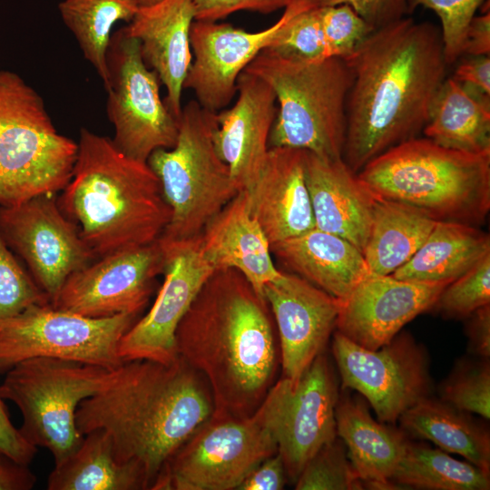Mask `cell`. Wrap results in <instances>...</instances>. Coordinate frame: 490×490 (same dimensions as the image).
I'll return each mask as SVG.
<instances>
[{
    "label": "cell",
    "instance_id": "obj_43",
    "mask_svg": "<svg viewBox=\"0 0 490 490\" xmlns=\"http://www.w3.org/2000/svg\"><path fill=\"white\" fill-rule=\"evenodd\" d=\"M289 0H193L195 20L217 22L239 11L270 14L284 9Z\"/></svg>",
    "mask_w": 490,
    "mask_h": 490
},
{
    "label": "cell",
    "instance_id": "obj_42",
    "mask_svg": "<svg viewBox=\"0 0 490 490\" xmlns=\"http://www.w3.org/2000/svg\"><path fill=\"white\" fill-rule=\"evenodd\" d=\"M318 4L348 5L373 30L409 15L407 0H318Z\"/></svg>",
    "mask_w": 490,
    "mask_h": 490
},
{
    "label": "cell",
    "instance_id": "obj_47",
    "mask_svg": "<svg viewBox=\"0 0 490 490\" xmlns=\"http://www.w3.org/2000/svg\"><path fill=\"white\" fill-rule=\"evenodd\" d=\"M35 483L29 465L16 461L0 448V490H30Z\"/></svg>",
    "mask_w": 490,
    "mask_h": 490
},
{
    "label": "cell",
    "instance_id": "obj_32",
    "mask_svg": "<svg viewBox=\"0 0 490 490\" xmlns=\"http://www.w3.org/2000/svg\"><path fill=\"white\" fill-rule=\"evenodd\" d=\"M436 223L410 205L378 198L362 251L370 272L394 273L416 252Z\"/></svg>",
    "mask_w": 490,
    "mask_h": 490
},
{
    "label": "cell",
    "instance_id": "obj_26",
    "mask_svg": "<svg viewBox=\"0 0 490 490\" xmlns=\"http://www.w3.org/2000/svg\"><path fill=\"white\" fill-rule=\"evenodd\" d=\"M335 419L337 435L363 485L398 489L391 476L410 442L404 430L375 420L364 400L348 395L338 396Z\"/></svg>",
    "mask_w": 490,
    "mask_h": 490
},
{
    "label": "cell",
    "instance_id": "obj_28",
    "mask_svg": "<svg viewBox=\"0 0 490 490\" xmlns=\"http://www.w3.org/2000/svg\"><path fill=\"white\" fill-rule=\"evenodd\" d=\"M489 253V235L476 226L436 221L416 252L391 275L404 280L451 282Z\"/></svg>",
    "mask_w": 490,
    "mask_h": 490
},
{
    "label": "cell",
    "instance_id": "obj_18",
    "mask_svg": "<svg viewBox=\"0 0 490 490\" xmlns=\"http://www.w3.org/2000/svg\"><path fill=\"white\" fill-rule=\"evenodd\" d=\"M289 15L286 5L279 20L258 32H248L230 24L195 20L190 41L193 59L183 83L200 105L217 113L237 93L239 75L265 48L271 45Z\"/></svg>",
    "mask_w": 490,
    "mask_h": 490
},
{
    "label": "cell",
    "instance_id": "obj_44",
    "mask_svg": "<svg viewBox=\"0 0 490 490\" xmlns=\"http://www.w3.org/2000/svg\"><path fill=\"white\" fill-rule=\"evenodd\" d=\"M0 448L16 461L30 465L37 447L30 444L12 423L4 399L0 396Z\"/></svg>",
    "mask_w": 490,
    "mask_h": 490
},
{
    "label": "cell",
    "instance_id": "obj_9",
    "mask_svg": "<svg viewBox=\"0 0 490 490\" xmlns=\"http://www.w3.org/2000/svg\"><path fill=\"white\" fill-rule=\"evenodd\" d=\"M115 369L54 358H33L5 373L0 396L18 407L22 436L34 446L48 449L55 466L71 456L83 439L75 423L80 403L107 387Z\"/></svg>",
    "mask_w": 490,
    "mask_h": 490
},
{
    "label": "cell",
    "instance_id": "obj_50",
    "mask_svg": "<svg viewBox=\"0 0 490 490\" xmlns=\"http://www.w3.org/2000/svg\"><path fill=\"white\" fill-rule=\"evenodd\" d=\"M138 6H145L157 3L160 0H133Z\"/></svg>",
    "mask_w": 490,
    "mask_h": 490
},
{
    "label": "cell",
    "instance_id": "obj_7",
    "mask_svg": "<svg viewBox=\"0 0 490 490\" xmlns=\"http://www.w3.org/2000/svg\"><path fill=\"white\" fill-rule=\"evenodd\" d=\"M77 149L57 132L37 92L17 74L0 69V206L60 192Z\"/></svg>",
    "mask_w": 490,
    "mask_h": 490
},
{
    "label": "cell",
    "instance_id": "obj_6",
    "mask_svg": "<svg viewBox=\"0 0 490 490\" xmlns=\"http://www.w3.org/2000/svg\"><path fill=\"white\" fill-rule=\"evenodd\" d=\"M268 83L278 111L270 147H292L343 159L347 100L353 73L344 58L304 62L262 50L244 69Z\"/></svg>",
    "mask_w": 490,
    "mask_h": 490
},
{
    "label": "cell",
    "instance_id": "obj_8",
    "mask_svg": "<svg viewBox=\"0 0 490 490\" xmlns=\"http://www.w3.org/2000/svg\"><path fill=\"white\" fill-rule=\"evenodd\" d=\"M216 113L196 100L182 107L175 145L157 149L147 163L160 181L171 219L165 240L201 234L206 224L240 191L212 140Z\"/></svg>",
    "mask_w": 490,
    "mask_h": 490
},
{
    "label": "cell",
    "instance_id": "obj_46",
    "mask_svg": "<svg viewBox=\"0 0 490 490\" xmlns=\"http://www.w3.org/2000/svg\"><path fill=\"white\" fill-rule=\"evenodd\" d=\"M462 85L490 96V55H468L452 76Z\"/></svg>",
    "mask_w": 490,
    "mask_h": 490
},
{
    "label": "cell",
    "instance_id": "obj_41",
    "mask_svg": "<svg viewBox=\"0 0 490 490\" xmlns=\"http://www.w3.org/2000/svg\"><path fill=\"white\" fill-rule=\"evenodd\" d=\"M320 16L329 57L346 58L373 31L346 4L320 5Z\"/></svg>",
    "mask_w": 490,
    "mask_h": 490
},
{
    "label": "cell",
    "instance_id": "obj_11",
    "mask_svg": "<svg viewBox=\"0 0 490 490\" xmlns=\"http://www.w3.org/2000/svg\"><path fill=\"white\" fill-rule=\"evenodd\" d=\"M278 453L270 431L253 414L213 416L168 459L152 490H232Z\"/></svg>",
    "mask_w": 490,
    "mask_h": 490
},
{
    "label": "cell",
    "instance_id": "obj_45",
    "mask_svg": "<svg viewBox=\"0 0 490 490\" xmlns=\"http://www.w3.org/2000/svg\"><path fill=\"white\" fill-rule=\"evenodd\" d=\"M287 474L279 453L263 460L239 485V490H280L284 488Z\"/></svg>",
    "mask_w": 490,
    "mask_h": 490
},
{
    "label": "cell",
    "instance_id": "obj_23",
    "mask_svg": "<svg viewBox=\"0 0 490 490\" xmlns=\"http://www.w3.org/2000/svg\"><path fill=\"white\" fill-rule=\"evenodd\" d=\"M194 21L193 0H160L139 6L125 26L139 41L144 63L165 86L164 103L177 119L182 110L183 83L192 62L190 33Z\"/></svg>",
    "mask_w": 490,
    "mask_h": 490
},
{
    "label": "cell",
    "instance_id": "obj_2",
    "mask_svg": "<svg viewBox=\"0 0 490 490\" xmlns=\"http://www.w3.org/2000/svg\"><path fill=\"white\" fill-rule=\"evenodd\" d=\"M175 343L178 356L206 380L213 416H252L275 383L280 356L267 302L237 270L210 276Z\"/></svg>",
    "mask_w": 490,
    "mask_h": 490
},
{
    "label": "cell",
    "instance_id": "obj_27",
    "mask_svg": "<svg viewBox=\"0 0 490 490\" xmlns=\"http://www.w3.org/2000/svg\"><path fill=\"white\" fill-rule=\"evenodd\" d=\"M270 250L296 275L338 299L370 273L357 247L317 228L272 244Z\"/></svg>",
    "mask_w": 490,
    "mask_h": 490
},
{
    "label": "cell",
    "instance_id": "obj_36",
    "mask_svg": "<svg viewBox=\"0 0 490 490\" xmlns=\"http://www.w3.org/2000/svg\"><path fill=\"white\" fill-rule=\"evenodd\" d=\"M294 484L297 490H360L364 486L338 436L308 461Z\"/></svg>",
    "mask_w": 490,
    "mask_h": 490
},
{
    "label": "cell",
    "instance_id": "obj_24",
    "mask_svg": "<svg viewBox=\"0 0 490 490\" xmlns=\"http://www.w3.org/2000/svg\"><path fill=\"white\" fill-rule=\"evenodd\" d=\"M305 178L315 228L347 240L362 252L378 197L343 159L306 151Z\"/></svg>",
    "mask_w": 490,
    "mask_h": 490
},
{
    "label": "cell",
    "instance_id": "obj_16",
    "mask_svg": "<svg viewBox=\"0 0 490 490\" xmlns=\"http://www.w3.org/2000/svg\"><path fill=\"white\" fill-rule=\"evenodd\" d=\"M159 240L164 253V280L150 310L122 337L118 354L123 362L149 359L169 364L176 360L178 325L215 271L202 253L200 234L182 240Z\"/></svg>",
    "mask_w": 490,
    "mask_h": 490
},
{
    "label": "cell",
    "instance_id": "obj_22",
    "mask_svg": "<svg viewBox=\"0 0 490 490\" xmlns=\"http://www.w3.org/2000/svg\"><path fill=\"white\" fill-rule=\"evenodd\" d=\"M305 156L303 149L270 147L259 177L246 190L250 212L270 245L315 228Z\"/></svg>",
    "mask_w": 490,
    "mask_h": 490
},
{
    "label": "cell",
    "instance_id": "obj_30",
    "mask_svg": "<svg viewBox=\"0 0 490 490\" xmlns=\"http://www.w3.org/2000/svg\"><path fill=\"white\" fill-rule=\"evenodd\" d=\"M398 420L407 436L458 454L490 474L489 431L470 413L429 396L405 411Z\"/></svg>",
    "mask_w": 490,
    "mask_h": 490
},
{
    "label": "cell",
    "instance_id": "obj_37",
    "mask_svg": "<svg viewBox=\"0 0 490 490\" xmlns=\"http://www.w3.org/2000/svg\"><path fill=\"white\" fill-rule=\"evenodd\" d=\"M50 304L0 231V320L15 316L32 305Z\"/></svg>",
    "mask_w": 490,
    "mask_h": 490
},
{
    "label": "cell",
    "instance_id": "obj_5",
    "mask_svg": "<svg viewBox=\"0 0 490 490\" xmlns=\"http://www.w3.org/2000/svg\"><path fill=\"white\" fill-rule=\"evenodd\" d=\"M358 175L377 197L410 205L436 221L478 227L490 210V152L415 137L379 154Z\"/></svg>",
    "mask_w": 490,
    "mask_h": 490
},
{
    "label": "cell",
    "instance_id": "obj_40",
    "mask_svg": "<svg viewBox=\"0 0 490 490\" xmlns=\"http://www.w3.org/2000/svg\"><path fill=\"white\" fill-rule=\"evenodd\" d=\"M441 400L452 407L490 418V367L487 362L463 364L442 386Z\"/></svg>",
    "mask_w": 490,
    "mask_h": 490
},
{
    "label": "cell",
    "instance_id": "obj_17",
    "mask_svg": "<svg viewBox=\"0 0 490 490\" xmlns=\"http://www.w3.org/2000/svg\"><path fill=\"white\" fill-rule=\"evenodd\" d=\"M164 268L162 242L113 253L72 274L51 306L88 318L139 313Z\"/></svg>",
    "mask_w": 490,
    "mask_h": 490
},
{
    "label": "cell",
    "instance_id": "obj_31",
    "mask_svg": "<svg viewBox=\"0 0 490 490\" xmlns=\"http://www.w3.org/2000/svg\"><path fill=\"white\" fill-rule=\"evenodd\" d=\"M48 490L149 489L142 471L119 461L109 434L102 428L83 436L79 447L59 465L47 480Z\"/></svg>",
    "mask_w": 490,
    "mask_h": 490
},
{
    "label": "cell",
    "instance_id": "obj_34",
    "mask_svg": "<svg viewBox=\"0 0 490 490\" xmlns=\"http://www.w3.org/2000/svg\"><path fill=\"white\" fill-rule=\"evenodd\" d=\"M138 7L133 0H64L59 4L62 20L103 86L108 82L106 53L113 26L118 21L130 23Z\"/></svg>",
    "mask_w": 490,
    "mask_h": 490
},
{
    "label": "cell",
    "instance_id": "obj_13",
    "mask_svg": "<svg viewBox=\"0 0 490 490\" xmlns=\"http://www.w3.org/2000/svg\"><path fill=\"white\" fill-rule=\"evenodd\" d=\"M338 383L322 352L300 378L282 377L254 412L277 443L288 479L295 483L308 461L337 435Z\"/></svg>",
    "mask_w": 490,
    "mask_h": 490
},
{
    "label": "cell",
    "instance_id": "obj_12",
    "mask_svg": "<svg viewBox=\"0 0 490 490\" xmlns=\"http://www.w3.org/2000/svg\"><path fill=\"white\" fill-rule=\"evenodd\" d=\"M106 63V110L114 126V145L125 155L145 162L153 151L172 148L179 119L161 98L160 78L146 65L139 41L125 26L112 34Z\"/></svg>",
    "mask_w": 490,
    "mask_h": 490
},
{
    "label": "cell",
    "instance_id": "obj_15",
    "mask_svg": "<svg viewBox=\"0 0 490 490\" xmlns=\"http://www.w3.org/2000/svg\"><path fill=\"white\" fill-rule=\"evenodd\" d=\"M0 231L50 304L72 274L96 260L76 224L62 211L56 194L0 206Z\"/></svg>",
    "mask_w": 490,
    "mask_h": 490
},
{
    "label": "cell",
    "instance_id": "obj_35",
    "mask_svg": "<svg viewBox=\"0 0 490 490\" xmlns=\"http://www.w3.org/2000/svg\"><path fill=\"white\" fill-rule=\"evenodd\" d=\"M289 18L270 51L293 60L314 62L329 58L318 0H289Z\"/></svg>",
    "mask_w": 490,
    "mask_h": 490
},
{
    "label": "cell",
    "instance_id": "obj_3",
    "mask_svg": "<svg viewBox=\"0 0 490 490\" xmlns=\"http://www.w3.org/2000/svg\"><path fill=\"white\" fill-rule=\"evenodd\" d=\"M212 413L206 380L181 358L169 364L136 359L123 362L107 387L80 403L75 423L83 436L104 429L116 458L135 464L151 489L168 459Z\"/></svg>",
    "mask_w": 490,
    "mask_h": 490
},
{
    "label": "cell",
    "instance_id": "obj_33",
    "mask_svg": "<svg viewBox=\"0 0 490 490\" xmlns=\"http://www.w3.org/2000/svg\"><path fill=\"white\" fill-rule=\"evenodd\" d=\"M489 475L468 461L451 457L440 448L409 442L391 482L399 488L488 490Z\"/></svg>",
    "mask_w": 490,
    "mask_h": 490
},
{
    "label": "cell",
    "instance_id": "obj_21",
    "mask_svg": "<svg viewBox=\"0 0 490 490\" xmlns=\"http://www.w3.org/2000/svg\"><path fill=\"white\" fill-rule=\"evenodd\" d=\"M237 92L235 103L216 113L212 140L242 191L251 187L262 170L278 106L270 85L246 71L238 77Z\"/></svg>",
    "mask_w": 490,
    "mask_h": 490
},
{
    "label": "cell",
    "instance_id": "obj_20",
    "mask_svg": "<svg viewBox=\"0 0 490 490\" xmlns=\"http://www.w3.org/2000/svg\"><path fill=\"white\" fill-rule=\"evenodd\" d=\"M262 296L278 328L282 377L296 382L324 351L337 326L340 299L282 270L265 285Z\"/></svg>",
    "mask_w": 490,
    "mask_h": 490
},
{
    "label": "cell",
    "instance_id": "obj_48",
    "mask_svg": "<svg viewBox=\"0 0 490 490\" xmlns=\"http://www.w3.org/2000/svg\"><path fill=\"white\" fill-rule=\"evenodd\" d=\"M467 326L471 350L485 358L490 356V304L479 308L471 315Z\"/></svg>",
    "mask_w": 490,
    "mask_h": 490
},
{
    "label": "cell",
    "instance_id": "obj_25",
    "mask_svg": "<svg viewBox=\"0 0 490 490\" xmlns=\"http://www.w3.org/2000/svg\"><path fill=\"white\" fill-rule=\"evenodd\" d=\"M202 253L216 270L240 272L263 299L265 285L281 272L272 261L270 244L252 216L246 190L238 194L200 234Z\"/></svg>",
    "mask_w": 490,
    "mask_h": 490
},
{
    "label": "cell",
    "instance_id": "obj_14",
    "mask_svg": "<svg viewBox=\"0 0 490 490\" xmlns=\"http://www.w3.org/2000/svg\"><path fill=\"white\" fill-rule=\"evenodd\" d=\"M332 352L344 389L361 394L378 421L394 424L431 394L428 357L407 333L397 334L376 350L334 333Z\"/></svg>",
    "mask_w": 490,
    "mask_h": 490
},
{
    "label": "cell",
    "instance_id": "obj_39",
    "mask_svg": "<svg viewBox=\"0 0 490 490\" xmlns=\"http://www.w3.org/2000/svg\"><path fill=\"white\" fill-rule=\"evenodd\" d=\"M485 0H407L408 14L424 6L436 14L447 65L463 56L470 22Z\"/></svg>",
    "mask_w": 490,
    "mask_h": 490
},
{
    "label": "cell",
    "instance_id": "obj_1",
    "mask_svg": "<svg viewBox=\"0 0 490 490\" xmlns=\"http://www.w3.org/2000/svg\"><path fill=\"white\" fill-rule=\"evenodd\" d=\"M344 59L353 82L343 160L358 173L423 132L448 65L440 27L407 16L373 30Z\"/></svg>",
    "mask_w": 490,
    "mask_h": 490
},
{
    "label": "cell",
    "instance_id": "obj_19",
    "mask_svg": "<svg viewBox=\"0 0 490 490\" xmlns=\"http://www.w3.org/2000/svg\"><path fill=\"white\" fill-rule=\"evenodd\" d=\"M449 283L404 280L370 272L340 299L337 331L362 348L376 350L407 323L435 307Z\"/></svg>",
    "mask_w": 490,
    "mask_h": 490
},
{
    "label": "cell",
    "instance_id": "obj_29",
    "mask_svg": "<svg viewBox=\"0 0 490 490\" xmlns=\"http://www.w3.org/2000/svg\"><path fill=\"white\" fill-rule=\"evenodd\" d=\"M490 96L467 88L453 77L440 86L427 123L426 138L455 150L490 152Z\"/></svg>",
    "mask_w": 490,
    "mask_h": 490
},
{
    "label": "cell",
    "instance_id": "obj_10",
    "mask_svg": "<svg viewBox=\"0 0 490 490\" xmlns=\"http://www.w3.org/2000/svg\"><path fill=\"white\" fill-rule=\"evenodd\" d=\"M138 315L88 318L54 308L32 305L0 320V374L33 358H54L119 368L122 337Z\"/></svg>",
    "mask_w": 490,
    "mask_h": 490
},
{
    "label": "cell",
    "instance_id": "obj_38",
    "mask_svg": "<svg viewBox=\"0 0 490 490\" xmlns=\"http://www.w3.org/2000/svg\"><path fill=\"white\" fill-rule=\"evenodd\" d=\"M489 304L490 253L451 281L440 294L435 307L447 317L466 318Z\"/></svg>",
    "mask_w": 490,
    "mask_h": 490
},
{
    "label": "cell",
    "instance_id": "obj_4",
    "mask_svg": "<svg viewBox=\"0 0 490 490\" xmlns=\"http://www.w3.org/2000/svg\"><path fill=\"white\" fill-rule=\"evenodd\" d=\"M77 144L72 176L57 201L96 259L156 241L171 209L148 163L83 127Z\"/></svg>",
    "mask_w": 490,
    "mask_h": 490
},
{
    "label": "cell",
    "instance_id": "obj_49",
    "mask_svg": "<svg viewBox=\"0 0 490 490\" xmlns=\"http://www.w3.org/2000/svg\"><path fill=\"white\" fill-rule=\"evenodd\" d=\"M490 55V11L475 15L469 24L463 55Z\"/></svg>",
    "mask_w": 490,
    "mask_h": 490
}]
</instances>
